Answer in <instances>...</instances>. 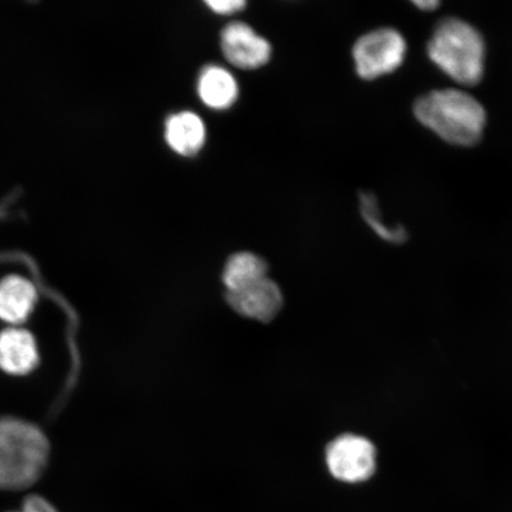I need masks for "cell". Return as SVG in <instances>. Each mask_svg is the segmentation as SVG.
I'll return each instance as SVG.
<instances>
[{
    "label": "cell",
    "mask_w": 512,
    "mask_h": 512,
    "mask_svg": "<svg viewBox=\"0 0 512 512\" xmlns=\"http://www.w3.org/2000/svg\"><path fill=\"white\" fill-rule=\"evenodd\" d=\"M204 4L211 12L221 16L236 14L247 6L245 0H206Z\"/></svg>",
    "instance_id": "cell-14"
},
{
    "label": "cell",
    "mask_w": 512,
    "mask_h": 512,
    "mask_svg": "<svg viewBox=\"0 0 512 512\" xmlns=\"http://www.w3.org/2000/svg\"><path fill=\"white\" fill-rule=\"evenodd\" d=\"M413 111L420 124L446 143L473 146L483 137L485 108L471 94L460 89H435L421 95L416 99Z\"/></svg>",
    "instance_id": "cell-1"
},
{
    "label": "cell",
    "mask_w": 512,
    "mask_h": 512,
    "mask_svg": "<svg viewBox=\"0 0 512 512\" xmlns=\"http://www.w3.org/2000/svg\"><path fill=\"white\" fill-rule=\"evenodd\" d=\"M267 262L252 252L230 255L222 272L227 292H236L267 278Z\"/></svg>",
    "instance_id": "cell-12"
},
{
    "label": "cell",
    "mask_w": 512,
    "mask_h": 512,
    "mask_svg": "<svg viewBox=\"0 0 512 512\" xmlns=\"http://www.w3.org/2000/svg\"><path fill=\"white\" fill-rule=\"evenodd\" d=\"M37 303L34 284L19 275L0 281V319L18 325L27 320Z\"/></svg>",
    "instance_id": "cell-11"
},
{
    "label": "cell",
    "mask_w": 512,
    "mask_h": 512,
    "mask_svg": "<svg viewBox=\"0 0 512 512\" xmlns=\"http://www.w3.org/2000/svg\"><path fill=\"white\" fill-rule=\"evenodd\" d=\"M407 55L405 36L394 28H377L357 38L352 60L358 76L375 80L398 70Z\"/></svg>",
    "instance_id": "cell-4"
},
{
    "label": "cell",
    "mask_w": 512,
    "mask_h": 512,
    "mask_svg": "<svg viewBox=\"0 0 512 512\" xmlns=\"http://www.w3.org/2000/svg\"><path fill=\"white\" fill-rule=\"evenodd\" d=\"M222 53L233 66L241 69L264 67L272 57V44L251 24L233 21L220 32Z\"/></svg>",
    "instance_id": "cell-6"
},
{
    "label": "cell",
    "mask_w": 512,
    "mask_h": 512,
    "mask_svg": "<svg viewBox=\"0 0 512 512\" xmlns=\"http://www.w3.org/2000/svg\"><path fill=\"white\" fill-rule=\"evenodd\" d=\"M325 456L331 476L342 483L367 482L376 471V448L361 435H341L326 448Z\"/></svg>",
    "instance_id": "cell-5"
},
{
    "label": "cell",
    "mask_w": 512,
    "mask_h": 512,
    "mask_svg": "<svg viewBox=\"0 0 512 512\" xmlns=\"http://www.w3.org/2000/svg\"><path fill=\"white\" fill-rule=\"evenodd\" d=\"M50 446L46 434L31 422L0 418V491L30 488L47 469Z\"/></svg>",
    "instance_id": "cell-2"
},
{
    "label": "cell",
    "mask_w": 512,
    "mask_h": 512,
    "mask_svg": "<svg viewBox=\"0 0 512 512\" xmlns=\"http://www.w3.org/2000/svg\"><path fill=\"white\" fill-rule=\"evenodd\" d=\"M416 8L421 11H433L438 8L439 2H434V0H419V2L413 3Z\"/></svg>",
    "instance_id": "cell-16"
},
{
    "label": "cell",
    "mask_w": 512,
    "mask_h": 512,
    "mask_svg": "<svg viewBox=\"0 0 512 512\" xmlns=\"http://www.w3.org/2000/svg\"><path fill=\"white\" fill-rule=\"evenodd\" d=\"M10 512H59L53 504L41 496H29L25 498L22 509Z\"/></svg>",
    "instance_id": "cell-15"
},
{
    "label": "cell",
    "mask_w": 512,
    "mask_h": 512,
    "mask_svg": "<svg viewBox=\"0 0 512 512\" xmlns=\"http://www.w3.org/2000/svg\"><path fill=\"white\" fill-rule=\"evenodd\" d=\"M427 54L441 72L459 85L475 86L483 79L484 37L464 19H441L427 43Z\"/></svg>",
    "instance_id": "cell-3"
},
{
    "label": "cell",
    "mask_w": 512,
    "mask_h": 512,
    "mask_svg": "<svg viewBox=\"0 0 512 512\" xmlns=\"http://www.w3.org/2000/svg\"><path fill=\"white\" fill-rule=\"evenodd\" d=\"M360 211L364 221L368 223V226L374 230V232L384 241L400 243L407 240V230L402 226H388L383 222V217L377 202L376 196L373 192L363 191L360 194Z\"/></svg>",
    "instance_id": "cell-13"
},
{
    "label": "cell",
    "mask_w": 512,
    "mask_h": 512,
    "mask_svg": "<svg viewBox=\"0 0 512 512\" xmlns=\"http://www.w3.org/2000/svg\"><path fill=\"white\" fill-rule=\"evenodd\" d=\"M198 98L213 111H227L236 104L240 86L234 74L217 63H208L197 75Z\"/></svg>",
    "instance_id": "cell-8"
},
{
    "label": "cell",
    "mask_w": 512,
    "mask_h": 512,
    "mask_svg": "<svg viewBox=\"0 0 512 512\" xmlns=\"http://www.w3.org/2000/svg\"><path fill=\"white\" fill-rule=\"evenodd\" d=\"M227 302L239 315L270 323L279 315L284 305L283 292L270 278L243 288V290L226 293Z\"/></svg>",
    "instance_id": "cell-7"
},
{
    "label": "cell",
    "mask_w": 512,
    "mask_h": 512,
    "mask_svg": "<svg viewBox=\"0 0 512 512\" xmlns=\"http://www.w3.org/2000/svg\"><path fill=\"white\" fill-rule=\"evenodd\" d=\"M164 137L170 149L182 157L197 156L207 142V126L192 111L171 113L165 120Z\"/></svg>",
    "instance_id": "cell-9"
},
{
    "label": "cell",
    "mask_w": 512,
    "mask_h": 512,
    "mask_svg": "<svg viewBox=\"0 0 512 512\" xmlns=\"http://www.w3.org/2000/svg\"><path fill=\"white\" fill-rule=\"evenodd\" d=\"M40 356L36 339L18 328L0 332V369L10 375H27L37 367Z\"/></svg>",
    "instance_id": "cell-10"
}]
</instances>
